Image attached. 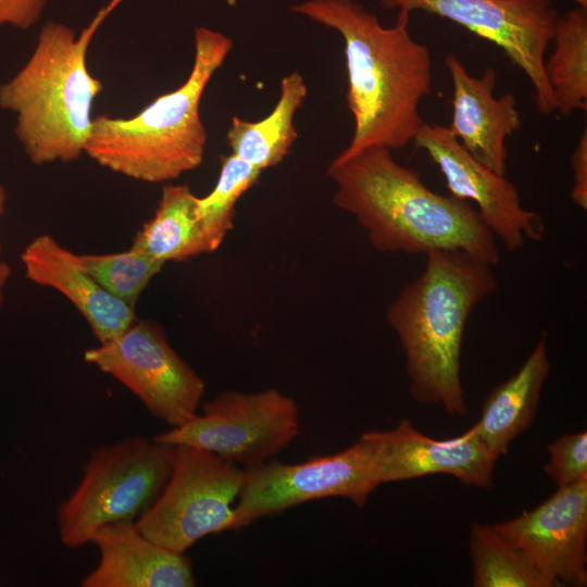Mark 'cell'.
Returning a JSON list of instances; mask_svg holds the SVG:
<instances>
[{"mask_svg":"<svg viewBox=\"0 0 587 587\" xmlns=\"http://www.w3.org/2000/svg\"><path fill=\"white\" fill-rule=\"evenodd\" d=\"M291 10L335 29L345 43L346 100L354 125L349 145L334 161L371 147L396 150L413 142L433 77L428 48L409 32L410 13L399 11L395 25L384 27L354 0H307Z\"/></svg>","mask_w":587,"mask_h":587,"instance_id":"cell-1","label":"cell"},{"mask_svg":"<svg viewBox=\"0 0 587 587\" xmlns=\"http://www.w3.org/2000/svg\"><path fill=\"white\" fill-rule=\"evenodd\" d=\"M333 201L351 214L378 252L417 254L460 250L492 266L497 239L467 201L429 189L419 172L399 164L392 150L371 147L332 161Z\"/></svg>","mask_w":587,"mask_h":587,"instance_id":"cell-2","label":"cell"},{"mask_svg":"<svg viewBox=\"0 0 587 587\" xmlns=\"http://www.w3.org/2000/svg\"><path fill=\"white\" fill-rule=\"evenodd\" d=\"M423 272L386 310L405 358L415 401L440 404L449 415L467 412L461 352L470 315L497 289L494 266L460 250L425 254Z\"/></svg>","mask_w":587,"mask_h":587,"instance_id":"cell-3","label":"cell"},{"mask_svg":"<svg viewBox=\"0 0 587 587\" xmlns=\"http://www.w3.org/2000/svg\"><path fill=\"white\" fill-rule=\"evenodd\" d=\"M123 0H110L78 37L64 24L48 22L24 66L0 85V108L16 113L15 135L29 161L71 162L84 152L91 108L102 83L88 71V47Z\"/></svg>","mask_w":587,"mask_h":587,"instance_id":"cell-4","label":"cell"},{"mask_svg":"<svg viewBox=\"0 0 587 587\" xmlns=\"http://www.w3.org/2000/svg\"><path fill=\"white\" fill-rule=\"evenodd\" d=\"M232 49L233 41L224 34L198 27L193 64L184 84L133 117L92 118L84 153L112 172L152 184L199 167L208 142L201 98Z\"/></svg>","mask_w":587,"mask_h":587,"instance_id":"cell-5","label":"cell"},{"mask_svg":"<svg viewBox=\"0 0 587 587\" xmlns=\"http://www.w3.org/2000/svg\"><path fill=\"white\" fill-rule=\"evenodd\" d=\"M175 448L142 436L96 447L75 490L58 508L63 546L79 548L101 527L141 516L172 475Z\"/></svg>","mask_w":587,"mask_h":587,"instance_id":"cell-6","label":"cell"},{"mask_svg":"<svg viewBox=\"0 0 587 587\" xmlns=\"http://www.w3.org/2000/svg\"><path fill=\"white\" fill-rule=\"evenodd\" d=\"M175 447L165 488L135 523L149 539L185 553L203 537L230 530L246 470L203 449Z\"/></svg>","mask_w":587,"mask_h":587,"instance_id":"cell-7","label":"cell"},{"mask_svg":"<svg viewBox=\"0 0 587 587\" xmlns=\"http://www.w3.org/2000/svg\"><path fill=\"white\" fill-rule=\"evenodd\" d=\"M299 427L297 403L279 390H226L205 402L202 412L185 424L152 438L203 449L248 470L286 448Z\"/></svg>","mask_w":587,"mask_h":587,"instance_id":"cell-8","label":"cell"},{"mask_svg":"<svg viewBox=\"0 0 587 587\" xmlns=\"http://www.w3.org/2000/svg\"><path fill=\"white\" fill-rule=\"evenodd\" d=\"M84 359L128 388L153 417L171 428L198 413L205 383L174 350L157 322L136 319L116 338L87 349Z\"/></svg>","mask_w":587,"mask_h":587,"instance_id":"cell-9","label":"cell"},{"mask_svg":"<svg viewBox=\"0 0 587 587\" xmlns=\"http://www.w3.org/2000/svg\"><path fill=\"white\" fill-rule=\"evenodd\" d=\"M379 485L371 448L361 437L342 451L302 463L267 461L246 470L230 530L315 499L341 497L363 508Z\"/></svg>","mask_w":587,"mask_h":587,"instance_id":"cell-10","label":"cell"},{"mask_svg":"<svg viewBox=\"0 0 587 587\" xmlns=\"http://www.w3.org/2000/svg\"><path fill=\"white\" fill-rule=\"evenodd\" d=\"M382 8L424 11L448 18L498 46L524 72L534 89L536 109L557 112L544 62L559 18L549 0H378Z\"/></svg>","mask_w":587,"mask_h":587,"instance_id":"cell-11","label":"cell"},{"mask_svg":"<svg viewBox=\"0 0 587 587\" xmlns=\"http://www.w3.org/2000/svg\"><path fill=\"white\" fill-rule=\"evenodd\" d=\"M413 143L438 166L451 196L476 205L485 225L508 251L516 252L526 241L544 238L541 216L522 205L516 186L476 160L448 126L424 122Z\"/></svg>","mask_w":587,"mask_h":587,"instance_id":"cell-12","label":"cell"},{"mask_svg":"<svg viewBox=\"0 0 587 587\" xmlns=\"http://www.w3.org/2000/svg\"><path fill=\"white\" fill-rule=\"evenodd\" d=\"M495 527L555 586L587 583V478Z\"/></svg>","mask_w":587,"mask_h":587,"instance_id":"cell-13","label":"cell"},{"mask_svg":"<svg viewBox=\"0 0 587 587\" xmlns=\"http://www.w3.org/2000/svg\"><path fill=\"white\" fill-rule=\"evenodd\" d=\"M360 437L371 448L380 485L433 474L451 475L480 488L494 484L498 457L485 447L474 425L458 437L434 439L401 420L389 430L365 432Z\"/></svg>","mask_w":587,"mask_h":587,"instance_id":"cell-14","label":"cell"},{"mask_svg":"<svg viewBox=\"0 0 587 587\" xmlns=\"http://www.w3.org/2000/svg\"><path fill=\"white\" fill-rule=\"evenodd\" d=\"M445 64L453 87L448 128L476 160L505 175L507 138L522 126L515 96L494 97L497 74L490 67L479 77L472 76L453 53L445 58Z\"/></svg>","mask_w":587,"mask_h":587,"instance_id":"cell-15","label":"cell"},{"mask_svg":"<svg viewBox=\"0 0 587 587\" xmlns=\"http://www.w3.org/2000/svg\"><path fill=\"white\" fill-rule=\"evenodd\" d=\"M99 563L82 587H192V562L145 536L135 521L105 525L91 537Z\"/></svg>","mask_w":587,"mask_h":587,"instance_id":"cell-16","label":"cell"},{"mask_svg":"<svg viewBox=\"0 0 587 587\" xmlns=\"http://www.w3.org/2000/svg\"><path fill=\"white\" fill-rule=\"evenodd\" d=\"M21 262L27 279L59 291L77 309L99 344L116 338L137 319L134 308L100 286L80 265L78 254L50 234L35 237Z\"/></svg>","mask_w":587,"mask_h":587,"instance_id":"cell-17","label":"cell"},{"mask_svg":"<svg viewBox=\"0 0 587 587\" xmlns=\"http://www.w3.org/2000/svg\"><path fill=\"white\" fill-rule=\"evenodd\" d=\"M551 363L542 334L523 365L485 400L474 425L485 447L499 458L532 424Z\"/></svg>","mask_w":587,"mask_h":587,"instance_id":"cell-18","label":"cell"},{"mask_svg":"<svg viewBox=\"0 0 587 587\" xmlns=\"http://www.w3.org/2000/svg\"><path fill=\"white\" fill-rule=\"evenodd\" d=\"M307 95L301 74L284 76L277 103L266 117L250 122L233 116L226 134L230 153L262 172L279 164L298 137L294 120Z\"/></svg>","mask_w":587,"mask_h":587,"instance_id":"cell-19","label":"cell"},{"mask_svg":"<svg viewBox=\"0 0 587 587\" xmlns=\"http://www.w3.org/2000/svg\"><path fill=\"white\" fill-rule=\"evenodd\" d=\"M196 200L187 185H165L153 217L136 233L133 245L164 264L210 253L196 213Z\"/></svg>","mask_w":587,"mask_h":587,"instance_id":"cell-20","label":"cell"},{"mask_svg":"<svg viewBox=\"0 0 587 587\" xmlns=\"http://www.w3.org/2000/svg\"><path fill=\"white\" fill-rule=\"evenodd\" d=\"M552 42L544 68L557 112L566 117L587 109V9L578 5L559 15Z\"/></svg>","mask_w":587,"mask_h":587,"instance_id":"cell-21","label":"cell"},{"mask_svg":"<svg viewBox=\"0 0 587 587\" xmlns=\"http://www.w3.org/2000/svg\"><path fill=\"white\" fill-rule=\"evenodd\" d=\"M470 554L475 587H551L522 551L491 524L473 523Z\"/></svg>","mask_w":587,"mask_h":587,"instance_id":"cell-22","label":"cell"},{"mask_svg":"<svg viewBox=\"0 0 587 587\" xmlns=\"http://www.w3.org/2000/svg\"><path fill=\"white\" fill-rule=\"evenodd\" d=\"M261 174L262 171L233 153L221 158L215 186L196 200V213L210 252L215 251L233 229L238 200L257 184Z\"/></svg>","mask_w":587,"mask_h":587,"instance_id":"cell-23","label":"cell"},{"mask_svg":"<svg viewBox=\"0 0 587 587\" xmlns=\"http://www.w3.org/2000/svg\"><path fill=\"white\" fill-rule=\"evenodd\" d=\"M78 260L100 286L134 309L141 292L164 265L133 243L122 252L78 254Z\"/></svg>","mask_w":587,"mask_h":587,"instance_id":"cell-24","label":"cell"},{"mask_svg":"<svg viewBox=\"0 0 587 587\" xmlns=\"http://www.w3.org/2000/svg\"><path fill=\"white\" fill-rule=\"evenodd\" d=\"M546 474L558 488L587 478V433L566 434L547 446Z\"/></svg>","mask_w":587,"mask_h":587,"instance_id":"cell-25","label":"cell"},{"mask_svg":"<svg viewBox=\"0 0 587 587\" xmlns=\"http://www.w3.org/2000/svg\"><path fill=\"white\" fill-rule=\"evenodd\" d=\"M571 199L582 210H587V128H584L571 157Z\"/></svg>","mask_w":587,"mask_h":587,"instance_id":"cell-26","label":"cell"},{"mask_svg":"<svg viewBox=\"0 0 587 587\" xmlns=\"http://www.w3.org/2000/svg\"><path fill=\"white\" fill-rule=\"evenodd\" d=\"M7 198H8L7 190L0 184V216L3 215L4 213ZM0 254H1V242H0ZM11 274H12L11 266L5 261H2L0 258V309L2 308L5 301L4 290L11 277Z\"/></svg>","mask_w":587,"mask_h":587,"instance_id":"cell-27","label":"cell"},{"mask_svg":"<svg viewBox=\"0 0 587 587\" xmlns=\"http://www.w3.org/2000/svg\"><path fill=\"white\" fill-rule=\"evenodd\" d=\"M573 1L576 2L579 7L587 9V0H573Z\"/></svg>","mask_w":587,"mask_h":587,"instance_id":"cell-28","label":"cell"}]
</instances>
